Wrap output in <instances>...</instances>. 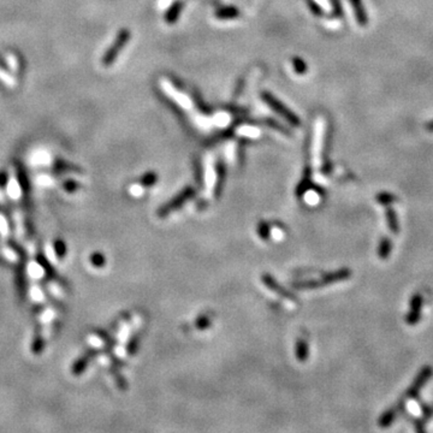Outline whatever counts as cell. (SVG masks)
I'll use <instances>...</instances> for the list:
<instances>
[{"label": "cell", "mask_w": 433, "mask_h": 433, "mask_svg": "<svg viewBox=\"0 0 433 433\" xmlns=\"http://www.w3.org/2000/svg\"><path fill=\"white\" fill-rule=\"evenodd\" d=\"M127 38H128L127 33H123V34L121 35L120 40L117 41V44H114L113 46L111 47V50L105 54V57H104V64H106V65H108V64H111L112 62H113L114 57L117 56L118 52H120V50H121L120 47L123 46V44L125 43V41H127Z\"/></svg>", "instance_id": "1"}, {"label": "cell", "mask_w": 433, "mask_h": 433, "mask_svg": "<svg viewBox=\"0 0 433 433\" xmlns=\"http://www.w3.org/2000/svg\"><path fill=\"white\" fill-rule=\"evenodd\" d=\"M431 374H432V370H431V368H429V367H425V368H423V370L421 371V373L419 374V377L416 378L415 384L413 385V387H412V389H410V391H409V395H410V396H413L414 393L418 392L420 387H421L422 385L425 384L426 381H427L428 378L431 377Z\"/></svg>", "instance_id": "2"}, {"label": "cell", "mask_w": 433, "mask_h": 433, "mask_svg": "<svg viewBox=\"0 0 433 433\" xmlns=\"http://www.w3.org/2000/svg\"><path fill=\"white\" fill-rule=\"evenodd\" d=\"M386 218H387V221H389V227L391 229V231H392L393 233L399 232V224H397L396 214H395V212L391 210V208H389L386 212Z\"/></svg>", "instance_id": "3"}, {"label": "cell", "mask_w": 433, "mask_h": 433, "mask_svg": "<svg viewBox=\"0 0 433 433\" xmlns=\"http://www.w3.org/2000/svg\"><path fill=\"white\" fill-rule=\"evenodd\" d=\"M390 250H391L390 240L389 239H383V241H381V243H380V247H379L380 258H383V259L387 258V256H389V254H390Z\"/></svg>", "instance_id": "4"}, {"label": "cell", "mask_w": 433, "mask_h": 433, "mask_svg": "<svg viewBox=\"0 0 433 433\" xmlns=\"http://www.w3.org/2000/svg\"><path fill=\"white\" fill-rule=\"evenodd\" d=\"M421 304H422V297L420 296V295H414L412 301H410V308H412V310L420 312Z\"/></svg>", "instance_id": "5"}, {"label": "cell", "mask_w": 433, "mask_h": 433, "mask_svg": "<svg viewBox=\"0 0 433 433\" xmlns=\"http://www.w3.org/2000/svg\"><path fill=\"white\" fill-rule=\"evenodd\" d=\"M393 418H395V412H392V410H391V412H389V413L384 414L383 418L380 419V426H381V427H386V426H389L390 423L392 422Z\"/></svg>", "instance_id": "6"}, {"label": "cell", "mask_w": 433, "mask_h": 433, "mask_svg": "<svg viewBox=\"0 0 433 433\" xmlns=\"http://www.w3.org/2000/svg\"><path fill=\"white\" fill-rule=\"evenodd\" d=\"M419 319H420V312H416V310H412V312H410L408 316H407V323L408 324H416L419 322Z\"/></svg>", "instance_id": "7"}, {"label": "cell", "mask_w": 433, "mask_h": 433, "mask_svg": "<svg viewBox=\"0 0 433 433\" xmlns=\"http://www.w3.org/2000/svg\"><path fill=\"white\" fill-rule=\"evenodd\" d=\"M378 200H379L380 204L387 205V204H390L391 201H393V196H391V195H387V194L380 195V196H378Z\"/></svg>", "instance_id": "8"}]
</instances>
